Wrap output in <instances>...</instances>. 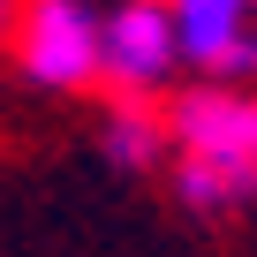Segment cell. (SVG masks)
Returning a JSON list of instances; mask_svg holds the SVG:
<instances>
[{
	"label": "cell",
	"mask_w": 257,
	"mask_h": 257,
	"mask_svg": "<svg viewBox=\"0 0 257 257\" xmlns=\"http://www.w3.org/2000/svg\"><path fill=\"white\" fill-rule=\"evenodd\" d=\"M167 144H174V189H182V204L227 212V204L257 197V91L212 76L204 91L174 98Z\"/></svg>",
	"instance_id": "6da1fadb"
},
{
	"label": "cell",
	"mask_w": 257,
	"mask_h": 257,
	"mask_svg": "<svg viewBox=\"0 0 257 257\" xmlns=\"http://www.w3.org/2000/svg\"><path fill=\"white\" fill-rule=\"evenodd\" d=\"M16 61L46 91H83L98 76V16H91V0H31L23 31H16Z\"/></svg>",
	"instance_id": "7a4b0ae2"
},
{
	"label": "cell",
	"mask_w": 257,
	"mask_h": 257,
	"mask_svg": "<svg viewBox=\"0 0 257 257\" xmlns=\"http://www.w3.org/2000/svg\"><path fill=\"white\" fill-rule=\"evenodd\" d=\"M174 68H182V46H174L167 0H121L113 16H98V76H113L128 98L159 91Z\"/></svg>",
	"instance_id": "3957f363"
},
{
	"label": "cell",
	"mask_w": 257,
	"mask_h": 257,
	"mask_svg": "<svg viewBox=\"0 0 257 257\" xmlns=\"http://www.w3.org/2000/svg\"><path fill=\"white\" fill-rule=\"evenodd\" d=\"M257 0H167L174 46L204 76H249L257 68Z\"/></svg>",
	"instance_id": "277c9868"
},
{
	"label": "cell",
	"mask_w": 257,
	"mask_h": 257,
	"mask_svg": "<svg viewBox=\"0 0 257 257\" xmlns=\"http://www.w3.org/2000/svg\"><path fill=\"white\" fill-rule=\"evenodd\" d=\"M106 159L113 167H159L167 159V121H152L144 106H113V121H106Z\"/></svg>",
	"instance_id": "5b68a950"
},
{
	"label": "cell",
	"mask_w": 257,
	"mask_h": 257,
	"mask_svg": "<svg viewBox=\"0 0 257 257\" xmlns=\"http://www.w3.org/2000/svg\"><path fill=\"white\" fill-rule=\"evenodd\" d=\"M0 23H8V0H0Z\"/></svg>",
	"instance_id": "8992f818"
}]
</instances>
